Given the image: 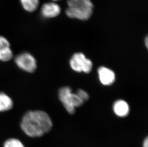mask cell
Masks as SVG:
<instances>
[{
    "instance_id": "cell-6",
    "label": "cell",
    "mask_w": 148,
    "mask_h": 147,
    "mask_svg": "<svg viewBox=\"0 0 148 147\" xmlns=\"http://www.w3.org/2000/svg\"><path fill=\"white\" fill-rule=\"evenodd\" d=\"M99 80L102 84L105 86H110L115 82L116 79L115 74L113 70L101 66L97 70Z\"/></svg>"
},
{
    "instance_id": "cell-14",
    "label": "cell",
    "mask_w": 148,
    "mask_h": 147,
    "mask_svg": "<svg viewBox=\"0 0 148 147\" xmlns=\"http://www.w3.org/2000/svg\"><path fill=\"white\" fill-rule=\"evenodd\" d=\"M143 147H148V137H146L143 143Z\"/></svg>"
},
{
    "instance_id": "cell-15",
    "label": "cell",
    "mask_w": 148,
    "mask_h": 147,
    "mask_svg": "<svg viewBox=\"0 0 148 147\" xmlns=\"http://www.w3.org/2000/svg\"><path fill=\"white\" fill-rule=\"evenodd\" d=\"M148 37H146L145 38V44H146V46L147 47V48H148Z\"/></svg>"
},
{
    "instance_id": "cell-4",
    "label": "cell",
    "mask_w": 148,
    "mask_h": 147,
    "mask_svg": "<svg viewBox=\"0 0 148 147\" xmlns=\"http://www.w3.org/2000/svg\"><path fill=\"white\" fill-rule=\"evenodd\" d=\"M14 61L20 69L27 72L33 73L36 69V60L31 54L24 52L16 56Z\"/></svg>"
},
{
    "instance_id": "cell-8",
    "label": "cell",
    "mask_w": 148,
    "mask_h": 147,
    "mask_svg": "<svg viewBox=\"0 0 148 147\" xmlns=\"http://www.w3.org/2000/svg\"><path fill=\"white\" fill-rule=\"evenodd\" d=\"M60 6L54 2H49L43 4L41 8L42 16L46 18H52L60 14Z\"/></svg>"
},
{
    "instance_id": "cell-1",
    "label": "cell",
    "mask_w": 148,
    "mask_h": 147,
    "mask_svg": "<svg viewBox=\"0 0 148 147\" xmlns=\"http://www.w3.org/2000/svg\"><path fill=\"white\" fill-rule=\"evenodd\" d=\"M21 129L31 137H40L51 130L53 124L49 115L41 110L27 112L21 122Z\"/></svg>"
},
{
    "instance_id": "cell-16",
    "label": "cell",
    "mask_w": 148,
    "mask_h": 147,
    "mask_svg": "<svg viewBox=\"0 0 148 147\" xmlns=\"http://www.w3.org/2000/svg\"><path fill=\"white\" fill-rule=\"evenodd\" d=\"M52 1H59V0H52Z\"/></svg>"
},
{
    "instance_id": "cell-2",
    "label": "cell",
    "mask_w": 148,
    "mask_h": 147,
    "mask_svg": "<svg viewBox=\"0 0 148 147\" xmlns=\"http://www.w3.org/2000/svg\"><path fill=\"white\" fill-rule=\"evenodd\" d=\"M66 14L70 18L86 20L91 17L93 4L91 0H67Z\"/></svg>"
},
{
    "instance_id": "cell-10",
    "label": "cell",
    "mask_w": 148,
    "mask_h": 147,
    "mask_svg": "<svg viewBox=\"0 0 148 147\" xmlns=\"http://www.w3.org/2000/svg\"><path fill=\"white\" fill-rule=\"evenodd\" d=\"M13 107V102L12 99L4 93H0V111H8Z\"/></svg>"
},
{
    "instance_id": "cell-9",
    "label": "cell",
    "mask_w": 148,
    "mask_h": 147,
    "mask_svg": "<svg viewBox=\"0 0 148 147\" xmlns=\"http://www.w3.org/2000/svg\"><path fill=\"white\" fill-rule=\"evenodd\" d=\"M113 110L116 115L119 117H125L130 113L129 104L123 100H117L113 104Z\"/></svg>"
},
{
    "instance_id": "cell-7",
    "label": "cell",
    "mask_w": 148,
    "mask_h": 147,
    "mask_svg": "<svg viewBox=\"0 0 148 147\" xmlns=\"http://www.w3.org/2000/svg\"><path fill=\"white\" fill-rule=\"evenodd\" d=\"M13 57L10 42L4 36L0 35V61L7 62Z\"/></svg>"
},
{
    "instance_id": "cell-12",
    "label": "cell",
    "mask_w": 148,
    "mask_h": 147,
    "mask_svg": "<svg viewBox=\"0 0 148 147\" xmlns=\"http://www.w3.org/2000/svg\"><path fill=\"white\" fill-rule=\"evenodd\" d=\"M3 147H25L23 143L18 139H9L4 142Z\"/></svg>"
},
{
    "instance_id": "cell-3",
    "label": "cell",
    "mask_w": 148,
    "mask_h": 147,
    "mask_svg": "<svg viewBox=\"0 0 148 147\" xmlns=\"http://www.w3.org/2000/svg\"><path fill=\"white\" fill-rule=\"evenodd\" d=\"M70 65L73 70L78 73H89L92 68V61L82 53L74 54L70 59Z\"/></svg>"
},
{
    "instance_id": "cell-13",
    "label": "cell",
    "mask_w": 148,
    "mask_h": 147,
    "mask_svg": "<svg viewBox=\"0 0 148 147\" xmlns=\"http://www.w3.org/2000/svg\"><path fill=\"white\" fill-rule=\"evenodd\" d=\"M76 94L84 102L87 101L89 99V96L87 92L81 89L77 90V93Z\"/></svg>"
},
{
    "instance_id": "cell-11",
    "label": "cell",
    "mask_w": 148,
    "mask_h": 147,
    "mask_svg": "<svg viewBox=\"0 0 148 147\" xmlns=\"http://www.w3.org/2000/svg\"><path fill=\"white\" fill-rule=\"evenodd\" d=\"M21 6L28 13L36 11L39 5V0H19Z\"/></svg>"
},
{
    "instance_id": "cell-5",
    "label": "cell",
    "mask_w": 148,
    "mask_h": 147,
    "mask_svg": "<svg viewBox=\"0 0 148 147\" xmlns=\"http://www.w3.org/2000/svg\"><path fill=\"white\" fill-rule=\"evenodd\" d=\"M71 89L68 86H64L60 88L59 92V97L60 101L66 109L67 112L70 114H73L75 112L71 102Z\"/></svg>"
}]
</instances>
